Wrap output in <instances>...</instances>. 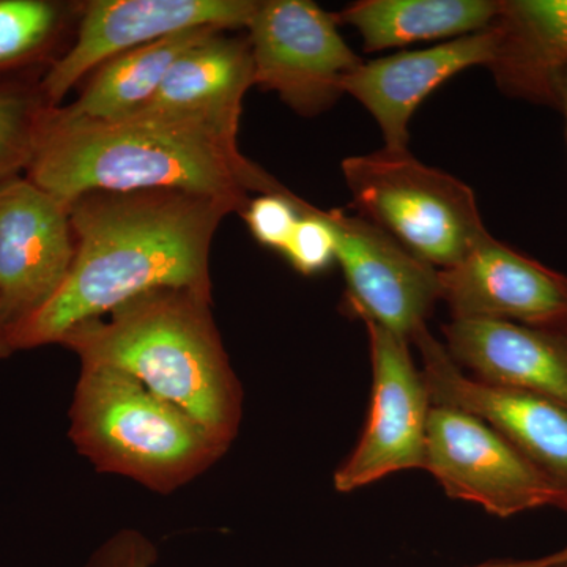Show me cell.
<instances>
[{"instance_id":"6da1fadb","label":"cell","mask_w":567,"mask_h":567,"mask_svg":"<svg viewBox=\"0 0 567 567\" xmlns=\"http://www.w3.org/2000/svg\"><path fill=\"white\" fill-rule=\"evenodd\" d=\"M69 212L76 248L70 274L50 303L11 331L13 352L59 344L74 324L151 290L212 289L213 238L240 208L205 194L142 189L85 193Z\"/></svg>"},{"instance_id":"7a4b0ae2","label":"cell","mask_w":567,"mask_h":567,"mask_svg":"<svg viewBox=\"0 0 567 567\" xmlns=\"http://www.w3.org/2000/svg\"><path fill=\"white\" fill-rule=\"evenodd\" d=\"M25 177L69 205L91 192L178 189L229 200L284 192L238 148L237 130L199 115L141 110L118 121L48 107Z\"/></svg>"},{"instance_id":"3957f363","label":"cell","mask_w":567,"mask_h":567,"mask_svg":"<svg viewBox=\"0 0 567 567\" xmlns=\"http://www.w3.org/2000/svg\"><path fill=\"white\" fill-rule=\"evenodd\" d=\"M212 305V289L162 287L74 324L59 346L76 353L81 365L133 377L229 450L240 431L244 390Z\"/></svg>"},{"instance_id":"277c9868","label":"cell","mask_w":567,"mask_h":567,"mask_svg":"<svg viewBox=\"0 0 567 567\" xmlns=\"http://www.w3.org/2000/svg\"><path fill=\"white\" fill-rule=\"evenodd\" d=\"M71 443L96 472L173 494L227 453L207 429L133 377L81 365L70 406Z\"/></svg>"},{"instance_id":"5b68a950","label":"cell","mask_w":567,"mask_h":567,"mask_svg":"<svg viewBox=\"0 0 567 567\" xmlns=\"http://www.w3.org/2000/svg\"><path fill=\"white\" fill-rule=\"evenodd\" d=\"M341 167L358 216L436 270L461 262L491 234L473 189L409 148L350 156Z\"/></svg>"},{"instance_id":"8992f818","label":"cell","mask_w":567,"mask_h":567,"mask_svg":"<svg viewBox=\"0 0 567 567\" xmlns=\"http://www.w3.org/2000/svg\"><path fill=\"white\" fill-rule=\"evenodd\" d=\"M338 28L336 14L309 0L257 2L246 28L254 85L275 92L301 117L331 110L344 95L342 81L364 62Z\"/></svg>"},{"instance_id":"52a82bcc","label":"cell","mask_w":567,"mask_h":567,"mask_svg":"<svg viewBox=\"0 0 567 567\" xmlns=\"http://www.w3.org/2000/svg\"><path fill=\"white\" fill-rule=\"evenodd\" d=\"M425 472L447 496L507 518L539 507L567 514V492L486 421L453 406H432Z\"/></svg>"},{"instance_id":"ba28073f","label":"cell","mask_w":567,"mask_h":567,"mask_svg":"<svg viewBox=\"0 0 567 567\" xmlns=\"http://www.w3.org/2000/svg\"><path fill=\"white\" fill-rule=\"evenodd\" d=\"M364 327L372 363L371 409L360 442L336 470L334 487L341 494L404 470H424L434 406L410 342L371 320Z\"/></svg>"},{"instance_id":"9c48e42d","label":"cell","mask_w":567,"mask_h":567,"mask_svg":"<svg viewBox=\"0 0 567 567\" xmlns=\"http://www.w3.org/2000/svg\"><path fill=\"white\" fill-rule=\"evenodd\" d=\"M256 0H93L82 9L74 43L44 71L41 93L59 107L74 85L112 58L196 28H248Z\"/></svg>"},{"instance_id":"30bf717a","label":"cell","mask_w":567,"mask_h":567,"mask_svg":"<svg viewBox=\"0 0 567 567\" xmlns=\"http://www.w3.org/2000/svg\"><path fill=\"white\" fill-rule=\"evenodd\" d=\"M74 252L69 205L25 175L0 182V311L9 338L59 292Z\"/></svg>"},{"instance_id":"8fae6325","label":"cell","mask_w":567,"mask_h":567,"mask_svg":"<svg viewBox=\"0 0 567 567\" xmlns=\"http://www.w3.org/2000/svg\"><path fill=\"white\" fill-rule=\"evenodd\" d=\"M327 216L338 241L336 260L344 271L346 311L412 344L440 301L439 270L361 216L338 208Z\"/></svg>"},{"instance_id":"7c38bea8","label":"cell","mask_w":567,"mask_h":567,"mask_svg":"<svg viewBox=\"0 0 567 567\" xmlns=\"http://www.w3.org/2000/svg\"><path fill=\"white\" fill-rule=\"evenodd\" d=\"M423 361L432 404L464 410L486 421L540 472L567 492V412L513 388L481 382L456 363L427 324L412 338Z\"/></svg>"},{"instance_id":"4fadbf2b","label":"cell","mask_w":567,"mask_h":567,"mask_svg":"<svg viewBox=\"0 0 567 567\" xmlns=\"http://www.w3.org/2000/svg\"><path fill=\"white\" fill-rule=\"evenodd\" d=\"M454 320H495L567 328V276L496 240L491 234L454 267L439 270Z\"/></svg>"},{"instance_id":"5bb4252c","label":"cell","mask_w":567,"mask_h":567,"mask_svg":"<svg viewBox=\"0 0 567 567\" xmlns=\"http://www.w3.org/2000/svg\"><path fill=\"white\" fill-rule=\"evenodd\" d=\"M494 24L486 31L443 41L427 50L398 52L364 61L342 81L350 95L374 117L385 148H409V123L421 103L447 80L472 69L487 66L496 50Z\"/></svg>"},{"instance_id":"9a60e30c","label":"cell","mask_w":567,"mask_h":567,"mask_svg":"<svg viewBox=\"0 0 567 567\" xmlns=\"http://www.w3.org/2000/svg\"><path fill=\"white\" fill-rule=\"evenodd\" d=\"M442 331L447 353L470 375L535 394L567 412V328L451 319Z\"/></svg>"},{"instance_id":"2e32d148","label":"cell","mask_w":567,"mask_h":567,"mask_svg":"<svg viewBox=\"0 0 567 567\" xmlns=\"http://www.w3.org/2000/svg\"><path fill=\"white\" fill-rule=\"evenodd\" d=\"M498 41L487 69L511 99L557 110L567 66V0H499Z\"/></svg>"},{"instance_id":"e0dca14e","label":"cell","mask_w":567,"mask_h":567,"mask_svg":"<svg viewBox=\"0 0 567 567\" xmlns=\"http://www.w3.org/2000/svg\"><path fill=\"white\" fill-rule=\"evenodd\" d=\"M226 32L183 52L142 110L199 115L238 132L241 104L254 85L252 52L248 35Z\"/></svg>"},{"instance_id":"ac0fdd59","label":"cell","mask_w":567,"mask_h":567,"mask_svg":"<svg viewBox=\"0 0 567 567\" xmlns=\"http://www.w3.org/2000/svg\"><path fill=\"white\" fill-rule=\"evenodd\" d=\"M498 11L499 0H361L336 20L358 32L365 52H377L486 31Z\"/></svg>"},{"instance_id":"d6986e66","label":"cell","mask_w":567,"mask_h":567,"mask_svg":"<svg viewBox=\"0 0 567 567\" xmlns=\"http://www.w3.org/2000/svg\"><path fill=\"white\" fill-rule=\"evenodd\" d=\"M218 31L223 29H188L123 52L93 71L76 102L59 106V111L65 117L87 121L111 122L128 117L151 102L183 52Z\"/></svg>"},{"instance_id":"ffe728a7","label":"cell","mask_w":567,"mask_h":567,"mask_svg":"<svg viewBox=\"0 0 567 567\" xmlns=\"http://www.w3.org/2000/svg\"><path fill=\"white\" fill-rule=\"evenodd\" d=\"M69 20L66 3L0 0V80L47 71Z\"/></svg>"},{"instance_id":"44dd1931","label":"cell","mask_w":567,"mask_h":567,"mask_svg":"<svg viewBox=\"0 0 567 567\" xmlns=\"http://www.w3.org/2000/svg\"><path fill=\"white\" fill-rule=\"evenodd\" d=\"M44 71L0 80V182L28 171L48 111L40 81Z\"/></svg>"},{"instance_id":"7402d4cb","label":"cell","mask_w":567,"mask_h":567,"mask_svg":"<svg viewBox=\"0 0 567 567\" xmlns=\"http://www.w3.org/2000/svg\"><path fill=\"white\" fill-rule=\"evenodd\" d=\"M336 248L334 227L327 212L306 203L284 256L298 274L312 276L323 274L336 262Z\"/></svg>"},{"instance_id":"603a6c76","label":"cell","mask_w":567,"mask_h":567,"mask_svg":"<svg viewBox=\"0 0 567 567\" xmlns=\"http://www.w3.org/2000/svg\"><path fill=\"white\" fill-rule=\"evenodd\" d=\"M305 200L289 189L281 193L259 194L249 200L244 215L252 237L267 248L284 252L295 227L303 216Z\"/></svg>"},{"instance_id":"cb8c5ba5","label":"cell","mask_w":567,"mask_h":567,"mask_svg":"<svg viewBox=\"0 0 567 567\" xmlns=\"http://www.w3.org/2000/svg\"><path fill=\"white\" fill-rule=\"evenodd\" d=\"M158 563V548L140 529L115 533L92 551L82 567H153Z\"/></svg>"},{"instance_id":"d4e9b609","label":"cell","mask_w":567,"mask_h":567,"mask_svg":"<svg viewBox=\"0 0 567 567\" xmlns=\"http://www.w3.org/2000/svg\"><path fill=\"white\" fill-rule=\"evenodd\" d=\"M565 559H567V547L539 558L494 559V561L481 563V565L468 567H548L555 565V563L565 561Z\"/></svg>"},{"instance_id":"484cf974","label":"cell","mask_w":567,"mask_h":567,"mask_svg":"<svg viewBox=\"0 0 567 567\" xmlns=\"http://www.w3.org/2000/svg\"><path fill=\"white\" fill-rule=\"evenodd\" d=\"M557 110L565 115L566 142H567V66L561 71L557 84Z\"/></svg>"},{"instance_id":"4316f807","label":"cell","mask_w":567,"mask_h":567,"mask_svg":"<svg viewBox=\"0 0 567 567\" xmlns=\"http://www.w3.org/2000/svg\"><path fill=\"white\" fill-rule=\"evenodd\" d=\"M13 353V349L10 346L9 328H7L2 311H0V360H6V358L11 357Z\"/></svg>"},{"instance_id":"83f0119b","label":"cell","mask_w":567,"mask_h":567,"mask_svg":"<svg viewBox=\"0 0 567 567\" xmlns=\"http://www.w3.org/2000/svg\"><path fill=\"white\" fill-rule=\"evenodd\" d=\"M548 567H567V559H565V561L555 563V565Z\"/></svg>"}]
</instances>
